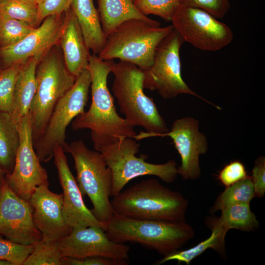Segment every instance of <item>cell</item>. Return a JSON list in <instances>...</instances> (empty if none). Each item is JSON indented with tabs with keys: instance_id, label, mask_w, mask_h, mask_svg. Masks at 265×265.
Listing matches in <instances>:
<instances>
[{
	"instance_id": "35",
	"label": "cell",
	"mask_w": 265,
	"mask_h": 265,
	"mask_svg": "<svg viewBox=\"0 0 265 265\" xmlns=\"http://www.w3.org/2000/svg\"><path fill=\"white\" fill-rule=\"evenodd\" d=\"M73 0H41L38 4V18L41 23L51 15H60L71 6Z\"/></svg>"
},
{
	"instance_id": "3",
	"label": "cell",
	"mask_w": 265,
	"mask_h": 265,
	"mask_svg": "<svg viewBox=\"0 0 265 265\" xmlns=\"http://www.w3.org/2000/svg\"><path fill=\"white\" fill-rule=\"evenodd\" d=\"M113 212L142 220L186 221L187 200L158 180H143L113 197Z\"/></svg>"
},
{
	"instance_id": "41",
	"label": "cell",
	"mask_w": 265,
	"mask_h": 265,
	"mask_svg": "<svg viewBox=\"0 0 265 265\" xmlns=\"http://www.w3.org/2000/svg\"></svg>"
},
{
	"instance_id": "10",
	"label": "cell",
	"mask_w": 265,
	"mask_h": 265,
	"mask_svg": "<svg viewBox=\"0 0 265 265\" xmlns=\"http://www.w3.org/2000/svg\"><path fill=\"white\" fill-rule=\"evenodd\" d=\"M184 42L174 29L161 41L155 51L152 64L144 71V89L157 91L164 99L189 94L214 105L191 90L182 78L180 50Z\"/></svg>"
},
{
	"instance_id": "25",
	"label": "cell",
	"mask_w": 265,
	"mask_h": 265,
	"mask_svg": "<svg viewBox=\"0 0 265 265\" xmlns=\"http://www.w3.org/2000/svg\"><path fill=\"white\" fill-rule=\"evenodd\" d=\"M217 222L226 231L236 229L244 232L254 231L259 223L251 211L250 204L237 203L229 205L221 210Z\"/></svg>"
},
{
	"instance_id": "40",
	"label": "cell",
	"mask_w": 265,
	"mask_h": 265,
	"mask_svg": "<svg viewBox=\"0 0 265 265\" xmlns=\"http://www.w3.org/2000/svg\"><path fill=\"white\" fill-rule=\"evenodd\" d=\"M1 185H0V194H1Z\"/></svg>"
},
{
	"instance_id": "6",
	"label": "cell",
	"mask_w": 265,
	"mask_h": 265,
	"mask_svg": "<svg viewBox=\"0 0 265 265\" xmlns=\"http://www.w3.org/2000/svg\"><path fill=\"white\" fill-rule=\"evenodd\" d=\"M57 49L53 47L36 67V91L28 111L33 144L43 133L56 105L77 79L67 69Z\"/></svg>"
},
{
	"instance_id": "21",
	"label": "cell",
	"mask_w": 265,
	"mask_h": 265,
	"mask_svg": "<svg viewBox=\"0 0 265 265\" xmlns=\"http://www.w3.org/2000/svg\"><path fill=\"white\" fill-rule=\"evenodd\" d=\"M39 60L36 56L30 58L23 63L19 72L9 112L16 125L28 113L36 91L35 73Z\"/></svg>"
},
{
	"instance_id": "26",
	"label": "cell",
	"mask_w": 265,
	"mask_h": 265,
	"mask_svg": "<svg viewBox=\"0 0 265 265\" xmlns=\"http://www.w3.org/2000/svg\"><path fill=\"white\" fill-rule=\"evenodd\" d=\"M217 197L211 212L221 211L224 207L237 203L250 204L255 197L254 186L251 177L244 179L226 187Z\"/></svg>"
},
{
	"instance_id": "33",
	"label": "cell",
	"mask_w": 265,
	"mask_h": 265,
	"mask_svg": "<svg viewBox=\"0 0 265 265\" xmlns=\"http://www.w3.org/2000/svg\"><path fill=\"white\" fill-rule=\"evenodd\" d=\"M179 4L202 9L217 19L223 18L230 8V0H178Z\"/></svg>"
},
{
	"instance_id": "1",
	"label": "cell",
	"mask_w": 265,
	"mask_h": 265,
	"mask_svg": "<svg viewBox=\"0 0 265 265\" xmlns=\"http://www.w3.org/2000/svg\"><path fill=\"white\" fill-rule=\"evenodd\" d=\"M113 60H104L91 54L87 69L91 77V103L89 109L77 116L72 128L89 129L94 147L100 151L104 146L125 137L133 138L134 126L117 112L114 99L107 87Z\"/></svg>"
},
{
	"instance_id": "37",
	"label": "cell",
	"mask_w": 265,
	"mask_h": 265,
	"mask_svg": "<svg viewBox=\"0 0 265 265\" xmlns=\"http://www.w3.org/2000/svg\"><path fill=\"white\" fill-rule=\"evenodd\" d=\"M255 197L262 198L265 194V158L259 157L256 160L251 177Z\"/></svg>"
},
{
	"instance_id": "36",
	"label": "cell",
	"mask_w": 265,
	"mask_h": 265,
	"mask_svg": "<svg viewBox=\"0 0 265 265\" xmlns=\"http://www.w3.org/2000/svg\"><path fill=\"white\" fill-rule=\"evenodd\" d=\"M63 265H126L127 260H118L111 258L94 256L83 259L63 257Z\"/></svg>"
},
{
	"instance_id": "19",
	"label": "cell",
	"mask_w": 265,
	"mask_h": 265,
	"mask_svg": "<svg viewBox=\"0 0 265 265\" xmlns=\"http://www.w3.org/2000/svg\"><path fill=\"white\" fill-rule=\"evenodd\" d=\"M59 41L66 66L77 78L87 69L91 54L71 6L64 12V21Z\"/></svg>"
},
{
	"instance_id": "38",
	"label": "cell",
	"mask_w": 265,
	"mask_h": 265,
	"mask_svg": "<svg viewBox=\"0 0 265 265\" xmlns=\"http://www.w3.org/2000/svg\"><path fill=\"white\" fill-rule=\"evenodd\" d=\"M5 173L0 166V185H1L5 178Z\"/></svg>"
},
{
	"instance_id": "27",
	"label": "cell",
	"mask_w": 265,
	"mask_h": 265,
	"mask_svg": "<svg viewBox=\"0 0 265 265\" xmlns=\"http://www.w3.org/2000/svg\"><path fill=\"white\" fill-rule=\"evenodd\" d=\"M23 265H63L57 240L42 238L34 244L32 251Z\"/></svg>"
},
{
	"instance_id": "31",
	"label": "cell",
	"mask_w": 265,
	"mask_h": 265,
	"mask_svg": "<svg viewBox=\"0 0 265 265\" xmlns=\"http://www.w3.org/2000/svg\"><path fill=\"white\" fill-rule=\"evenodd\" d=\"M136 8L144 15H154L171 21L180 5L178 0H133Z\"/></svg>"
},
{
	"instance_id": "22",
	"label": "cell",
	"mask_w": 265,
	"mask_h": 265,
	"mask_svg": "<svg viewBox=\"0 0 265 265\" xmlns=\"http://www.w3.org/2000/svg\"><path fill=\"white\" fill-rule=\"evenodd\" d=\"M100 21L106 36L126 21L140 19L157 23L143 14L135 6L133 0H97Z\"/></svg>"
},
{
	"instance_id": "20",
	"label": "cell",
	"mask_w": 265,
	"mask_h": 265,
	"mask_svg": "<svg viewBox=\"0 0 265 265\" xmlns=\"http://www.w3.org/2000/svg\"><path fill=\"white\" fill-rule=\"evenodd\" d=\"M71 8L77 19L87 49L98 55L106 40L93 0H73Z\"/></svg>"
},
{
	"instance_id": "23",
	"label": "cell",
	"mask_w": 265,
	"mask_h": 265,
	"mask_svg": "<svg viewBox=\"0 0 265 265\" xmlns=\"http://www.w3.org/2000/svg\"><path fill=\"white\" fill-rule=\"evenodd\" d=\"M209 220V227L212 230L209 238L190 248L177 250L164 256L155 265H161L170 261H177L178 264L184 263L189 265L193 259L209 248L213 249L219 254H223L225 251V237L228 231L217 222L215 218Z\"/></svg>"
},
{
	"instance_id": "5",
	"label": "cell",
	"mask_w": 265,
	"mask_h": 265,
	"mask_svg": "<svg viewBox=\"0 0 265 265\" xmlns=\"http://www.w3.org/2000/svg\"><path fill=\"white\" fill-rule=\"evenodd\" d=\"M173 29L172 25L161 26L159 22L126 21L107 36L105 45L98 56L104 60L119 59L145 71L152 64L159 44Z\"/></svg>"
},
{
	"instance_id": "39",
	"label": "cell",
	"mask_w": 265,
	"mask_h": 265,
	"mask_svg": "<svg viewBox=\"0 0 265 265\" xmlns=\"http://www.w3.org/2000/svg\"><path fill=\"white\" fill-rule=\"evenodd\" d=\"M29 2H31L34 4H38V3L41 1V0H24Z\"/></svg>"
},
{
	"instance_id": "13",
	"label": "cell",
	"mask_w": 265,
	"mask_h": 265,
	"mask_svg": "<svg viewBox=\"0 0 265 265\" xmlns=\"http://www.w3.org/2000/svg\"><path fill=\"white\" fill-rule=\"evenodd\" d=\"M33 208L28 201L17 196L5 178L0 197V235L21 244H34L42 238L33 219Z\"/></svg>"
},
{
	"instance_id": "11",
	"label": "cell",
	"mask_w": 265,
	"mask_h": 265,
	"mask_svg": "<svg viewBox=\"0 0 265 265\" xmlns=\"http://www.w3.org/2000/svg\"><path fill=\"white\" fill-rule=\"evenodd\" d=\"M170 22L184 42L202 51L220 50L234 38L228 25L199 8L180 4Z\"/></svg>"
},
{
	"instance_id": "24",
	"label": "cell",
	"mask_w": 265,
	"mask_h": 265,
	"mask_svg": "<svg viewBox=\"0 0 265 265\" xmlns=\"http://www.w3.org/2000/svg\"><path fill=\"white\" fill-rule=\"evenodd\" d=\"M19 143L17 125L9 112L0 110V166L5 174L13 169Z\"/></svg>"
},
{
	"instance_id": "15",
	"label": "cell",
	"mask_w": 265,
	"mask_h": 265,
	"mask_svg": "<svg viewBox=\"0 0 265 265\" xmlns=\"http://www.w3.org/2000/svg\"><path fill=\"white\" fill-rule=\"evenodd\" d=\"M199 121L191 117L178 119L171 128L159 136H169L180 155L181 164L178 175L184 180H195L201 174L199 156L207 151L208 144L205 135L199 130Z\"/></svg>"
},
{
	"instance_id": "29",
	"label": "cell",
	"mask_w": 265,
	"mask_h": 265,
	"mask_svg": "<svg viewBox=\"0 0 265 265\" xmlns=\"http://www.w3.org/2000/svg\"><path fill=\"white\" fill-rule=\"evenodd\" d=\"M35 28L24 22L0 15V47L19 42Z\"/></svg>"
},
{
	"instance_id": "14",
	"label": "cell",
	"mask_w": 265,
	"mask_h": 265,
	"mask_svg": "<svg viewBox=\"0 0 265 265\" xmlns=\"http://www.w3.org/2000/svg\"><path fill=\"white\" fill-rule=\"evenodd\" d=\"M57 242L63 257L83 259L102 256L127 260L129 258V246L112 241L105 230L98 226L72 229Z\"/></svg>"
},
{
	"instance_id": "28",
	"label": "cell",
	"mask_w": 265,
	"mask_h": 265,
	"mask_svg": "<svg viewBox=\"0 0 265 265\" xmlns=\"http://www.w3.org/2000/svg\"><path fill=\"white\" fill-rule=\"evenodd\" d=\"M0 15L24 22L34 27L40 23L38 5L24 0H0Z\"/></svg>"
},
{
	"instance_id": "18",
	"label": "cell",
	"mask_w": 265,
	"mask_h": 265,
	"mask_svg": "<svg viewBox=\"0 0 265 265\" xmlns=\"http://www.w3.org/2000/svg\"><path fill=\"white\" fill-rule=\"evenodd\" d=\"M41 186L35 189L28 202L33 208L32 219L42 238L58 239L68 236L72 229L66 223L62 212L63 194Z\"/></svg>"
},
{
	"instance_id": "4",
	"label": "cell",
	"mask_w": 265,
	"mask_h": 265,
	"mask_svg": "<svg viewBox=\"0 0 265 265\" xmlns=\"http://www.w3.org/2000/svg\"><path fill=\"white\" fill-rule=\"evenodd\" d=\"M105 231L115 242L138 243L164 256L178 250L194 236L186 221L137 219L114 212Z\"/></svg>"
},
{
	"instance_id": "32",
	"label": "cell",
	"mask_w": 265,
	"mask_h": 265,
	"mask_svg": "<svg viewBox=\"0 0 265 265\" xmlns=\"http://www.w3.org/2000/svg\"><path fill=\"white\" fill-rule=\"evenodd\" d=\"M33 248L34 244H18L0 235V260L8 261L12 265H23Z\"/></svg>"
},
{
	"instance_id": "9",
	"label": "cell",
	"mask_w": 265,
	"mask_h": 265,
	"mask_svg": "<svg viewBox=\"0 0 265 265\" xmlns=\"http://www.w3.org/2000/svg\"><path fill=\"white\" fill-rule=\"evenodd\" d=\"M90 84V74L85 69L56 105L43 133L33 144L41 162H48L53 158L54 148L56 145H60L67 153V128L77 116L85 111Z\"/></svg>"
},
{
	"instance_id": "12",
	"label": "cell",
	"mask_w": 265,
	"mask_h": 265,
	"mask_svg": "<svg viewBox=\"0 0 265 265\" xmlns=\"http://www.w3.org/2000/svg\"><path fill=\"white\" fill-rule=\"evenodd\" d=\"M20 143L16 152L13 169L5 174L10 188L19 197L28 201L35 189L48 186V174L41 165L34 148L30 118L28 113L17 125Z\"/></svg>"
},
{
	"instance_id": "16",
	"label": "cell",
	"mask_w": 265,
	"mask_h": 265,
	"mask_svg": "<svg viewBox=\"0 0 265 265\" xmlns=\"http://www.w3.org/2000/svg\"><path fill=\"white\" fill-rule=\"evenodd\" d=\"M53 158L63 190L62 212L67 224L72 230L95 226L106 230V224L99 221L85 205L77 181L69 167L65 152L60 145L54 147Z\"/></svg>"
},
{
	"instance_id": "8",
	"label": "cell",
	"mask_w": 265,
	"mask_h": 265,
	"mask_svg": "<svg viewBox=\"0 0 265 265\" xmlns=\"http://www.w3.org/2000/svg\"><path fill=\"white\" fill-rule=\"evenodd\" d=\"M139 146L134 138L125 137L103 147L99 151L111 172L112 197L121 192L131 180L138 177L155 176L167 183L176 179L178 168L174 159L163 164L148 162L146 156H135Z\"/></svg>"
},
{
	"instance_id": "7",
	"label": "cell",
	"mask_w": 265,
	"mask_h": 265,
	"mask_svg": "<svg viewBox=\"0 0 265 265\" xmlns=\"http://www.w3.org/2000/svg\"><path fill=\"white\" fill-rule=\"evenodd\" d=\"M67 153L72 156L77 172L76 181L82 196L87 195L95 217L106 224L113 214L109 197L112 177L101 153L88 148L81 140L68 144Z\"/></svg>"
},
{
	"instance_id": "30",
	"label": "cell",
	"mask_w": 265,
	"mask_h": 265,
	"mask_svg": "<svg viewBox=\"0 0 265 265\" xmlns=\"http://www.w3.org/2000/svg\"><path fill=\"white\" fill-rule=\"evenodd\" d=\"M24 62L14 63L0 69V110L8 112L10 111L15 84Z\"/></svg>"
},
{
	"instance_id": "17",
	"label": "cell",
	"mask_w": 265,
	"mask_h": 265,
	"mask_svg": "<svg viewBox=\"0 0 265 265\" xmlns=\"http://www.w3.org/2000/svg\"><path fill=\"white\" fill-rule=\"evenodd\" d=\"M43 21L40 26L19 42L0 47V56L5 67L24 62L35 56L40 60L59 42L64 21V13L60 15L48 16Z\"/></svg>"
},
{
	"instance_id": "34",
	"label": "cell",
	"mask_w": 265,
	"mask_h": 265,
	"mask_svg": "<svg viewBox=\"0 0 265 265\" xmlns=\"http://www.w3.org/2000/svg\"><path fill=\"white\" fill-rule=\"evenodd\" d=\"M247 176L243 163L239 161L234 160L224 166L219 172L218 178L223 185L228 187Z\"/></svg>"
},
{
	"instance_id": "2",
	"label": "cell",
	"mask_w": 265,
	"mask_h": 265,
	"mask_svg": "<svg viewBox=\"0 0 265 265\" xmlns=\"http://www.w3.org/2000/svg\"><path fill=\"white\" fill-rule=\"evenodd\" d=\"M111 72L114 76L112 91L120 112L132 126L146 131H140L133 138L139 140L168 132L169 129L153 98L144 92V71L133 64L120 60L113 62Z\"/></svg>"
}]
</instances>
